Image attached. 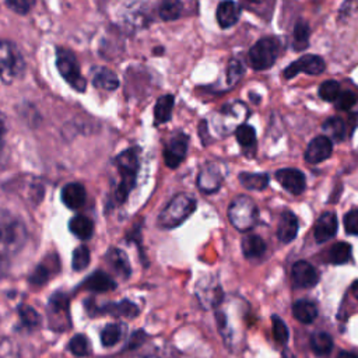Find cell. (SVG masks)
Here are the masks:
<instances>
[{"label": "cell", "mask_w": 358, "mask_h": 358, "mask_svg": "<svg viewBox=\"0 0 358 358\" xmlns=\"http://www.w3.org/2000/svg\"><path fill=\"white\" fill-rule=\"evenodd\" d=\"M324 60L320 56L316 55H305L299 57L298 60L292 62L287 69L284 70L285 78H292L298 73H306V74H320L324 70Z\"/></svg>", "instance_id": "cell-12"}, {"label": "cell", "mask_w": 358, "mask_h": 358, "mask_svg": "<svg viewBox=\"0 0 358 358\" xmlns=\"http://www.w3.org/2000/svg\"><path fill=\"white\" fill-rule=\"evenodd\" d=\"M28 232L24 221L10 211H0V273L7 267V260L17 255L25 245Z\"/></svg>", "instance_id": "cell-1"}, {"label": "cell", "mask_w": 358, "mask_h": 358, "mask_svg": "<svg viewBox=\"0 0 358 358\" xmlns=\"http://www.w3.org/2000/svg\"><path fill=\"white\" fill-rule=\"evenodd\" d=\"M239 182L243 187H246L249 190H263L268 185V175L267 173L242 172L239 175Z\"/></svg>", "instance_id": "cell-32"}, {"label": "cell", "mask_w": 358, "mask_h": 358, "mask_svg": "<svg viewBox=\"0 0 358 358\" xmlns=\"http://www.w3.org/2000/svg\"><path fill=\"white\" fill-rule=\"evenodd\" d=\"M337 231V217L334 213H323L315 224V239L317 242H324L336 235Z\"/></svg>", "instance_id": "cell-17"}, {"label": "cell", "mask_w": 358, "mask_h": 358, "mask_svg": "<svg viewBox=\"0 0 358 358\" xmlns=\"http://www.w3.org/2000/svg\"><path fill=\"white\" fill-rule=\"evenodd\" d=\"M309 25L305 21H298L294 27V39H292V45L295 50H302L305 48H308L309 43Z\"/></svg>", "instance_id": "cell-35"}, {"label": "cell", "mask_w": 358, "mask_h": 358, "mask_svg": "<svg viewBox=\"0 0 358 358\" xmlns=\"http://www.w3.org/2000/svg\"><path fill=\"white\" fill-rule=\"evenodd\" d=\"M344 229L350 235H358V210H351L344 215Z\"/></svg>", "instance_id": "cell-45"}, {"label": "cell", "mask_w": 358, "mask_h": 358, "mask_svg": "<svg viewBox=\"0 0 358 358\" xmlns=\"http://www.w3.org/2000/svg\"><path fill=\"white\" fill-rule=\"evenodd\" d=\"M322 129L324 131V136L334 141H341L345 137V123L340 117H329L323 122Z\"/></svg>", "instance_id": "cell-31"}, {"label": "cell", "mask_w": 358, "mask_h": 358, "mask_svg": "<svg viewBox=\"0 0 358 358\" xmlns=\"http://www.w3.org/2000/svg\"><path fill=\"white\" fill-rule=\"evenodd\" d=\"M357 102V95L352 91H343L340 92L338 98L336 99V108L340 110H348L351 109Z\"/></svg>", "instance_id": "cell-44"}, {"label": "cell", "mask_w": 358, "mask_h": 358, "mask_svg": "<svg viewBox=\"0 0 358 358\" xmlns=\"http://www.w3.org/2000/svg\"><path fill=\"white\" fill-rule=\"evenodd\" d=\"M292 313L294 317L301 323H312L317 316V308L313 302L301 299L292 305Z\"/></svg>", "instance_id": "cell-27"}, {"label": "cell", "mask_w": 358, "mask_h": 358, "mask_svg": "<svg viewBox=\"0 0 358 358\" xmlns=\"http://www.w3.org/2000/svg\"><path fill=\"white\" fill-rule=\"evenodd\" d=\"M291 277H292L294 284L301 288H310V287L316 285V282L319 280V274H317L316 268L310 263L303 262V260L294 263V266L291 268Z\"/></svg>", "instance_id": "cell-14"}, {"label": "cell", "mask_w": 358, "mask_h": 358, "mask_svg": "<svg viewBox=\"0 0 358 358\" xmlns=\"http://www.w3.org/2000/svg\"><path fill=\"white\" fill-rule=\"evenodd\" d=\"M197 298H199L200 303L204 305L206 308L217 306L222 299L221 287L214 281L200 282L197 285Z\"/></svg>", "instance_id": "cell-19"}, {"label": "cell", "mask_w": 358, "mask_h": 358, "mask_svg": "<svg viewBox=\"0 0 358 358\" xmlns=\"http://www.w3.org/2000/svg\"><path fill=\"white\" fill-rule=\"evenodd\" d=\"M337 358H358V354H354V352H350V351H341Z\"/></svg>", "instance_id": "cell-50"}, {"label": "cell", "mask_w": 358, "mask_h": 358, "mask_svg": "<svg viewBox=\"0 0 358 358\" xmlns=\"http://www.w3.org/2000/svg\"><path fill=\"white\" fill-rule=\"evenodd\" d=\"M131 358H164L159 352H141V354H137Z\"/></svg>", "instance_id": "cell-49"}, {"label": "cell", "mask_w": 358, "mask_h": 358, "mask_svg": "<svg viewBox=\"0 0 358 358\" xmlns=\"http://www.w3.org/2000/svg\"><path fill=\"white\" fill-rule=\"evenodd\" d=\"M21 322L27 326V327H36L41 322L39 315L36 313V310L28 305H21L18 309Z\"/></svg>", "instance_id": "cell-42"}, {"label": "cell", "mask_w": 358, "mask_h": 358, "mask_svg": "<svg viewBox=\"0 0 358 358\" xmlns=\"http://www.w3.org/2000/svg\"><path fill=\"white\" fill-rule=\"evenodd\" d=\"M83 287L85 289L94 291V292H108L116 288V282L112 280V277L103 271H95L92 273L84 282Z\"/></svg>", "instance_id": "cell-24"}, {"label": "cell", "mask_w": 358, "mask_h": 358, "mask_svg": "<svg viewBox=\"0 0 358 358\" xmlns=\"http://www.w3.org/2000/svg\"><path fill=\"white\" fill-rule=\"evenodd\" d=\"M217 21L221 28H229L241 17V6L235 1H222L217 7Z\"/></svg>", "instance_id": "cell-21"}, {"label": "cell", "mask_w": 358, "mask_h": 358, "mask_svg": "<svg viewBox=\"0 0 358 358\" xmlns=\"http://www.w3.org/2000/svg\"><path fill=\"white\" fill-rule=\"evenodd\" d=\"M196 207L197 201L194 196L190 193L180 192L171 199L165 208H162V211L158 215V224L165 229L176 228L193 214Z\"/></svg>", "instance_id": "cell-3"}, {"label": "cell", "mask_w": 358, "mask_h": 358, "mask_svg": "<svg viewBox=\"0 0 358 358\" xmlns=\"http://www.w3.org/2000/svg\"><path fill=\"white\" fill-rule=\"evenodd\" d=\"M49 324L55 331H66L71 326L69 313V298L63 292H56L49 299L48 305Z\"/></svg>", "instance_id": "cell-9"}, {"label": "cell", "mask_w": 358, "mask_h": 358, "mask_svg": "<svg viewBox=\"0 0 358 358\" xmlns=\"http://www.w3.org/2000/svg\"><path fill=\"white\" fill-rule=\"evenodd\" d=\"M351 292H352V295L358 299V280L351 285Z\"/></svg>", "instance_id": "cell-51"}, {"label": "cell", "mask_w": 358, "mask_h": 358, "mask_svg": "<svg viewBox=\"0 0 358 358\" xmlns=\"http://www.w3.org/2000/svg\"><path fill=\"white\" fill-rule=\"evenodd\" d=\"M56 257H52V259H46L45 262H42L36 268L35 271L32 273V275L29 277V281L31 284L34 285H43L50 277L53 273H57V268H59V264H55L52 266V262L55 260Z\"/></svg>", "instance_id": "cell-30"}, {"label": "cell", "mask_w": 358, "mask_h": 358, "mask_svg": "<svg viewBox=\"0 0 358 358\" xmlns=\"http://www.w3.org/2000/svg\"><path fill=\"white\" fill-rule=\"evenodd\" d=\"M340 95V85L337 81L334 80H329V81H324L320 84L319 87V96L323 99V101H327V102H333L338 98Z\"/></svg>", "instance_id": "cell-40"}, {"label": "cell", "mask_w": 358, "mask_h": 358, "mask_svg": "<svg viewBox=\"0 0 358 358\" xmlns=\"http://www.w3.org/2000/svg\"><path fill=\"white\" fill-rule=\"evenodd\" d=\"M243 64L238 60V59H231L228 63V69H227V83L228 85H235L241 77L243 76Z\"/></svg>", "instance_id": "cell-41"}, {"label": "cell", "mask_w": 358, "mask_h": 358, "mask_svg": "<svg viewBox=\"0 0 358 358\" xmlns=\"http://www.w3.org/2000/svg\"><path fill=\"white\" fill-rule=\"evenodd\" d=\"M273 334H274V338L277 343L280 344H285L288 341V337H289V333H288V329L285 326V323L282 322L281 317L278 316H273Z\"/></svg>", "instance_id": "cell-43"}, {"label": "cell", "mask_w": 358, "mask_h": 358, "mask_svg": "<svg viewBox=\"0 0 358 358\" xmlns=\"http://www.w3.org/2000/svg\"><path fill=\"white\" fill-rule=\"evenodd\" d=\"M90 260H91L90 249H88L87 246H84V245L77 246V248L73 250L71 267H73L76 271H81V270H84V268L88 267Z\"/></svg>", "instance_id": "cell-38"}, {"label": "cell", "mask_w": 358, "mask_h": 358, "mask_svg": "<svg viewBox=\"0 0 358 358\" xmlns=\"http://www.w3.org/2000/svg\"><path fill=\"white\" fill-rule=\"evenodd\" d=\"M278 55V43L273 38L257 41L249 50V62L255 70H266L271 67Z\"/></svg>", "instance_id": "cell-8"}, {"label": "cell", "mask_w": 358, "mask_h": 358, "mask_svg": "<svg viewBox=\"0 0 358 358\" xmlns=\"http://www.w3.org/2000/svg\"><path fill=\"white\" fill-rule=\"evenodd\" d=\"M94 313H109L113 316H124V317H134L138 313L137 305L124 299L120 302H110L102 306L94 305Z\"/></svg>", "instance_id": "cell-20"}, {"label": "cell", "mask_w": 358, "mask_h": 358, "mask_svg": "<svg viewBox=\"0 0 358 358\" xmlns=\"http://www.w3.org/2000/svg\"><path fill=\"white\" fill-rule=\"evenodd\" d=\"M187 145H189V137L186 133L178 131L172 134L164 148L165 164L172 169L178 168L186 157Z\"/></svg>", "instance_id": "cell-10"}, {"label": "cell", "mask_w": 358, "mask_h": 358, "mask_svg": "<svg viewBox=\"0 0 358 358\" xmlns=\"http://www.w3.org/2000/svg\"><path fill=\"white\" fill-rule=\"evenodd\" d=\"M115 165L119 171L120 182L117 183V186L113 192L112 203H113V206H120L136 185V179H137V173H138V168H140L138 148L137 147L127 148V150L122 151L120 154H117L115 157Z\"/></svg>", "instance_id": "cell-2"}, {"label": "cell", "mask_w": 358, "mask_h": 358, "mask_svg": "<svg viewBox=\"0 0 358 358\" xmlns=\"http://www.w3.org/2000/svg\"><path fill=\"white\" fill-rule=\"evenodd\" d=\"M158 14L164 21L178 20L182 14V3L180 1H162L158 8Z\"/></svg>", "instance_id": "cell-36"}, {"label": "cell", "mask_w": 358, "mask_h": 358, "mask_svg": "<svg viewBox=\"0 0 358 358\" xmlns=\"http://www.w3.org/2000/svg\"><path fill=\"white\" fill-rule=\"evenodd\" d=\"M173 103H175V98L171 94H165V95L158 98V101L155 103V108H154L155 124L165 123L172 117Z\"/></svg>", "instance_id": "cell-26"}, {"label": "cell", "mask_w": 358, "mask_h": 358, "mask_svg": "<svg viewBox=\"0 0 358 358\" xmlns=\"http://www.w3.org/2000/svg\"><path fill=\"white\" fill-rule=\"evenodd\" d=\"M69 229L71 231L73 235H76V238L85 241V239H90L94 234V222L87 215L78 214L70 220Z\"/></svg>", "instance_id": "cell-25"}, {"label": "cell", "mask_w": 358, "mask_h": 358, "mask_svg": "<svg viewBox=\"0 0 358 358\" xmlns=\"http://www.w3.org/2000/svg\"><path fill=\"white\" fill-rule=\"evenodd\" d=\"M60 197L66 207H69L71 210H78L85 204L87 192L81 183L70 182L63 186Z\"/></svg>", "instance_id": "cell-16"}, {"label": "cell", "mask_w": 358, "mask_h": 358, "mask_svg": "<svg viewBox=\"0 0 358 358\" xmlns=\"http://www.w3.org/2000/svg\"><path fill=\"white\" fill-rule=\"evenodd\" d=\"M331 151H333L331 141L326 136H317L309 143L305 151V159L309 164H319L327 159Z\"/></svg>", "instance_id": "cell-15"}, {"label": "cell", "mask_w": 358, "mask_h": 358, "mask_svg": "<svg viewBox=\"0 0 358 358\" xmlns=\"http://www.w3.org/2000/svg\"><path fill=\"white\" fill-rule=\"evenodd\" d=\"M69 350L77 357H84L91 352V344L84 334H76L69 341Z\"/></svg>", "instance_id": "cell-39"}, {"label": "cell", "mask_w": 358, "mask_h": 358, "mask_svg": "<svg viewBox=\"0 0 358 358\" xmlns=\"http://www.w3.org/2000/svg\"><path fill=\"white\" fill-rule=\"evenodd\" d=\"M310 347L316 354L323 355L330 352V350L333 348V340L327 333L316 331L310 336Z\"/></svg>", "instance_id": "cell-34"}, {"label": "cell", "mask_w": 358, "mask_h": 358, "mask_svg": "<svg viewBox=\"0 0 358 358\" xmlns=\"http://www.w3.org/2000/svg\"><path fill=\"white\" fill-rule=\"evenodd\" d=\"M298 232V218L294 213L285 211L280 217L278 228H277V236L281 242L288 243L292 239H295Z\"/></svg>", "instance_id": "cell-22"}, {"label": "cell", "mask_w": 358, "mask_h": 358, "mask_svg": "<svg viewBox=\"0 0 358 358\" xmlns=\"http://www.w3.org/2000/svg\"><path fill=\"white\" fill-rule=\"evenodd\" d=\"M56 66H57L59 73L62 74V77L66 80L67 84H70L78 92L85 91L87 81L83 77L77 57L71 50H69L66 48H57Z\"/></svg>", "instance_id": "cell-7"}, {"label": "cell", "mask_w": 358, "mask_h": 358, "mask_svg": "<svg viewBox=\"0 0 358 358\" xmlns=\"http://www.w3.org/2000/svg\"><path fill=\"white\" fill-rule=\"evenodd\" d=\"M7 7H10L14 13H18V14H27L29 13L31 7L34 6V1H25V0H8L6 1Z\"/></svg>", "instance_id": "cell-47"}, {"label": "cell", "mask_w": 358, "mask_h": 358, "mask_svg": "<svg viewBox=\"0 0 358 358\" xmlns=\"http://www.w3.org/2000/svg\"><path fill=\"white\" fill-rule=\"evenodd\" d=\"M248 117V108L243 102L235 101L221 108L213 117L211 126L218 134H228L232 130L242 126V122Z\"/></svg>", "instance_id": "cell-5"}, {"label": "cell", "mask_w": 358, "mask_h": 358, "mask_svg": "<svg viewBox=\"0 0 358 358\" xmlns=\"http://www.w3.org/2000/svg\"><path fill=\"white\" fill-rule=\"evenodd\" d=\"M224 182L222 166L218 162H207L201 166L197 175V186L204 193L217 192Z\"/></svg>", "instance_id": "cell-11"}, {"label": "cell", "mask_w": 358, "mask_h": 358, "mask_svg": "<svg viewBox=\"0 0 358 358\" xmlns=\"http://www.w3.org/2000/svg\"><path fill=\"white\" fill-rule=\"evenodd\" d=\"M235 136L242 148H253L256 145V131L249 124H242L235 130Z\"/></svg>", "instance_id": "cell-37"}, {"label": "cell", "mask_w": 358, "mask_h": 358, "mask_svg": "<svg viewBox=\"0 0 358 358\" xmlns=\"http://www.w3.org/2000/svg\"><path fill=\"white\" fill-rule=\"evenodd\" d=\"M105 260L116 271L117 275H120L122 278H129L130 277V273H131L130 263H129V259H127L126 253L122 249H116V248L109 249L105 255Z\"/></svg>", "instance_id": "cell-23"}, {"label": "cell", "mask_w": 358, "mask_h": 358, "mask_svg": "<svg viewBox=\"0 0 358 358\" xmlns=\"http://www.w3.org/2000/svg\"><path fill=\"white\" fill-rule=\"evenodd\" d=\"M24 71V59L14 43L0 39V85L11 84Z\"/></svg>", "instance_id": "cell-6"}, {"label": "cell", "mask_w": 358, "mask_h": 358, "mask_svg": "<svg viewBox=\"0 0 358 358\" xmlns=\"http://www.w3.org/2000/svg\"><path fill=\"white\" fill-rule=\"evenodd\" d=\"M351 257V245L347 242H337L329 250V260L333 264L347 263Z\"/></svg>", "instance_id": "cell-33"}, {"label": "cell", "mask_w": 358, "mask_h": 358, "mask_svg": "<svg viewBox=\"0 0 358 358\" xmlns=\"http://www.w3.org/2000/svg\"><path fill=\"white\" fill-rule=\"evenodd\" d=\"M91 78H92L94 87H96L99 90L115 91L119 87L117 76L115 74V71H112L108 67L98 66V67L92 69L91 70Z\"/></svg>", "instance_id": "cell-18"}, {"label": "cell", "mask_w": 358, "mask_h": 358, "mask_svg": "<svg viewBox=\"0 0 358 358\" xmlns=\"http://www.w3.org/2000/svg\"><path fill=\"white\" fill-rule=\"evenodd\" d=\"M0 358H18V352L14 344L3 336H0Z\"/></svg>", "instance_id": "cell-46"}, {"label": "cell", "mask_w": 358, "mask_h": 358, "mask_svg": "<svg viewBox=\"0 0 358 358\" xmlns=\"http://www.w3.org/2000/svg\"><path fill=\"white\" fill-rule=\"evenodd\" d=\"M124 324L123 323H109L101 330V343L103 347L116 345L124 336Z\"/></svg>", "instance_id": "cell-29"}, {"label": "cell", "mask_w": 358, "mask_h": 358, "mask_svg": "<svg viewBox=\"0 0 358 358\" xmlns=\"http://www.w3.org/2000/svg\"><path fill=\"white\" fill-rule=\"evenodd\" d=\"M242 252L248 259L260 257L266 252V242L259 235H246L242 239Z\"/></svg>", "instance_id": "cell-28"}, {"label": "cell", "mask_w": 358, "mask_h": 358, "mask_svg": "<svg viewBox=\"0 0 358 358\" xmlns=\"http://www.w3.org/2000/svg\"><path fill=\"white\" fill-rule=\"evenodd\" d=\"M278 183L292 194H301L305 190V176L295 168H282L275 172Z\"/></svg>", "instance_id": "cell-13"}, {"label": "cell", "mask_w": 358, "mask_h": 358, "mask_svg": "<svg viewBox=\"0 0 358 358\" xmlns=\"http://www.w3.org/2000/svg\"><path fill=\"white\" fill-rule=\"evenodd\" d=\"M281 358H295V355H294L291 351L285 350V351L282 352V357H281Z\"/></svg>", "instance_id": "cell-52"}, {"label": "cell", "mask_w": 358, "mask_h": 358, "mask_svg": "<svg viewBox=\"0 0 358 358\" xmlns=\"http://www.w3.org/2000/svg\"><path fill=\"white\" fill-rule=\"evenodd\" d=\"M6 131H7V126H6V117L4 115L0 112V158L3 154V147H4V137H6Z\"/></svg>", "instance_id": "cell-48"}, {"label": "cell", "mask_w": 358, "mask_h": 358, "mask_svg": "<svg viewBox=\"0 0 358 358\" xmlns=\"http://www.w3.org/2000/svg\"><path fill=\"white\" fill-rule=\"evenodd\" d=\"M257 206L246 194L236 196L228 207V218L238 231H249L257 221Z\"/></svg>", "instance_id": "cell-4"}]
</instances>
